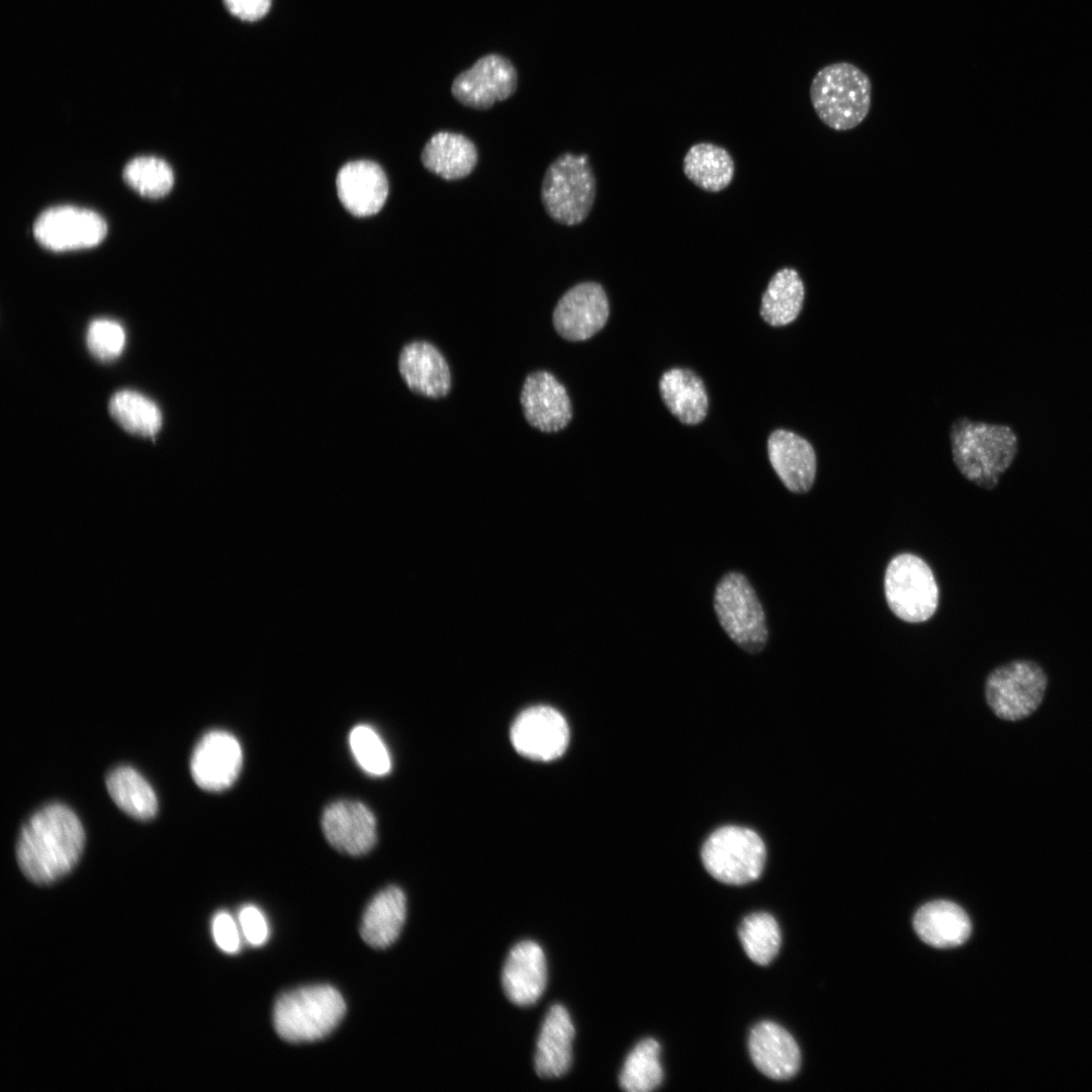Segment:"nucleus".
I'll return each instance as SVG.
<instances>
[{
    "mask_svg": "<svg viewBox=\"0 0 1092 1092\" xmlns=\"http://www.w3.org/2000/svg\"><path fill=\"white\" fill-rule=\"evenodd\" d=\"M211 928L213 939L222 951L234 954L240 950L242 932L239 923L229 912L216 913Z\"/></svg>",
    "mask_w": 1092,
    "mask_h": 1092,
    "instance_id": "e433bc0d",
    "label": "nucleus"
},
{
    "mask_svg": "<svg viewBox=\"0 0 1092 1092\" xmlns=\"http://www.w3.org/2000/svg\"><path fill=\"white\" fill-rule=\"evenodd\" d=\"M610 306L600 283L580 282L568 289L553 310V326L563 339L584 341L607 324Z\"/></svg>",
    "mask_w": 1092,
    "mask_h": 1092,
    "instance_id": "f8f14e48",
    "label": "nucleus"
},
{
    "mask_svg": "<svg viewBox=\"0 0 1092 1092\" xmlns=\"http://www.w3.org/2000/svg\"><path fill=\"white\" fill-rule=\"evenodd\" d=\"M770 464L784 485L792 492L805 493L815 481L817 457L805 438L787 430H776L767 440Z\"/></svg>",
    "mask_w": 1092,
    "mask_h": 1092,
    "instance_id": "f3484780",
    "label": "nucleus"
},
{
    "mask_svg": "<svg viewBox=\"0 0 1092 1092\" xmlns=\"http://www.w3.org/2000/svg\"><path fill=\"white\" fill-rule=\"evenodd\" d=\"M713 604L719 624L735 644L752 654L764 648L768 638L765 614L744 574L726 573L716 585Z\"/></svg>",
    "mask_w": 1092,
    "mask_h": 1092,
    "instance_id": "423d86ee",
    "label": "nucleus"
},
{
    "mask_svg": "<svg viewBox=\"0 0 1092 1092\" xmlns=\"http://www.w3.org/2000/svg\"><path fill=\"white\" fill-rule=\"evenodd\" d=\"M243 752L237 738L222 730L206 733L197 743L190 760L194 782L203 790L219 792L237 780Z\"/></svg>",
    "mask_w": 1092,
    "mask_h": 1092,
    "instance_id": "4468645a",
    "label": "nucleus"
},
{
    "mask_svg": "<svg viewBox=\"0 0 1092 1092\" xmlns=\"http://www.w3.org/2000/svg\"><path fill=\"white\" fill-rule=\"evenodd\" d=\"M406 914L403 892L390 886L376 894L367 905L360 925L362 939L374 948L390 946L399 936Z\"/></svg>",
    "mask_w": 1092,
    "mask_h": 1092,
    "instance_id": "393cba45",
    "label": "nucleus"
},
{
    "mask_svg": "<svg viewBox=\"0 0 1092 1092\" xmlns=\"http://www.w3.org/2000/svg\"><path fill=\"white\" fill-rule=\"evenodd\" d=\"M517 82V71L507 58L487 55L454 79L451 92L461 104L484 110L511 97Z\"/></svg>",
    "mask_w": 1092,
    "mask_h": 1092,
    "instance_id": "9b49d317",
    "label": "nucleus"
},
{
    "mask_svg": "<svg viewBox=\"0 0 1092 1092\" xmlns=\"http://www.w3.org/2000/svg\"><path fill=\"white\" fill-rule=\"evenodd\" d=\"M511 741L525 757L549 761L561 756L567 748L569 729L564 717L548 706L526 709L511 727Z\"/></svg>",
    "mask_w": 1092,
    "mask_h": 1092,
    "instance_id": "ddd939ff",
    "label": "nucleus"
},
{
    "mask_svg": "<svg viewBox=\"0 0 1092 1092\" xmlns=\"http://www.w3.org/2000/svg\"><path fill=\"white\" fill-rule=\"evenodd\" d=\"M913 927L922 941L938 948L959 946L972 932L966 911L946 900L932 901L920 907L913 918Z\"/></svg>",
    "mask_w": 1092,
    "mask_h": 1092,
    "instance_id": "5701e85b",
    "label": "nucleus"
},
{
    "mask_svg": "<svg viewBox=\"0 0 1092 1092\" xmlns=\"http://www.w3.org/2000/svg\"><path fill=\"white\" fill-rule=\"evenodd\" d=\"M106 232V222L98 213L70 205L44 210L33 225L38 243L53 251L94 247L104 239Z\"/></svg>",
    "mask_w": 1092,
    "mask_h": 1092,
    "instance_id": "9d476101",
    "label": "nucleus"
},
{
    "mask_svg": "<svg viewBox=\"0 0 1092 1092\" xmlns=\"http://www.w3.org/2000/svg\"><path fill=\"white\" fill-rule=\"evenodd\" d=\"M687 178L702 190L720 192L733 180L735 165L729 152L712 143L693 145L684 157Z\"/></svg>",
    "mask_w": 1092,
    "mask_h": 1092,
    "instance_id": "bb28decb",
    "label": "nucleus"
},
{
    "mask_svg": "<svg viewBox=\"0 0 1092 1092\" xmlns=\"http://www.w3.org/2000/svg\"><path fill=\"white\" fill-rule=\"evenodd\" d=\"M108 412L124 431L140 437H154L163 423L159 406L134 390L113 393L108 401Z\"/></svg>",
    "mask_w": 1092,
    "mask_h": 1092,
    "instance_id": "c756f323",
    "label": "nucleus"
},
{
    "mask_svg": "<svg viewBox=\"0 0 1092 1092\" xmlns=\"http://www.w3.org/2000/svg\"><path fill=\"white\" fill-rule=\"evenodd\" d=\"M574 1027L567 1010L553 1005L547 1012L537 1039L535 1069L539 1076L563 1075L571 1063Z\"/></svg>",
    "mask_w": 1092,
    "mask_h": 1092,
    "instance_id": "4be33fe9",
    "label": "nucleus"
},
{
    "mask_svg": "<svg viewBox=\"0 0 1092 1092\" xmlns=\"http://www.w3.org/2000/svg\"><path fill=\"white\" fill-rule=\"evenodd\" d=\"M738 935L745 953L757 965H768L779 952L781 929L766 912L747 915L739 925Z\"/></svg>",
    "mask_w": 1092,
    "mask_h": 1092,
    "instance_id": "2f4dec72",
    "label": "nucleus"
},
{
    "mask_svg": "<svg viewBox=\"0 0 1092 1092\" xmlns=\"http://www.w3.org/2000/svg\"><path fill=\"white\" fill-rule=\"evenodd\" d=\"M805 298V286L798 271L785 267L769 280L761 297L760 315L772 327L793 323L800 314Z\"/></svg>",
    "mask_w": 1092,
    "mask_h": 1092,
    "instance_id": "cd10ccee",
    "label": "nucleus"
},
{
    "mask_svg": "<svg viewBox=\"0 0 1092 1092\" xmlns=\"http://www.w3.org/2000/svg\"><path fill=\"white\" fill-rule=\"evenodd\" d=\"M349 743L356 761L364 771L376 777L390 771L391 758L388 749L371 726H355L350 732Z\"/></svg>",
    "mask_w": 1092,
    "mask_h": 1092,
    "instance_id": "72a5a7b5",
    "label": "nucleus"
},
{
    "mask_svg": "<svg viewBox=\"0 0 1092 1092\" xmlns=\"http://www.w3.org/2000/svg\"><path fill=\"white\" fill-rule=\"evenodd\" d=\"M660 1045L653 1038L638 1042L628 1055L619 1078L627 1092H650L660 1086L663 1071L659 1061Z\"/></svg>",
    "mask_w": 1092,
    "mask_h": 1092,
    "instance_id": "7c9ffc66",
    "label": "nucleus"
},
{
    "mask_svg": "<svg viewBox=\"0 0 1092 1092\" xmlns=\"http://www.w3.org/2000/svg\"><path fill=\"white\" fill-rule=\"evenodd\" d=\"M398 371L406 386L415 393L440 398L451 389L449 365L432 343L413 341L399 352Z\"/></svg>",
    "mask_w": 1092,
    "mask_h": 1092,
    "instance_id": "a211bd4d",
    "label": "nucleus"
},
{
    "mask_svg": "<svg viewBox=\"0 0 1092 1092\" xmlns=\"http://www.w3.org/2000/svg\"><path fill=\"white\" fill-rule=\"evenodd\" d=\"M748 1051L757 1070L772 1080L791 1079L800 1069L801 1054L796 1040L775 1022L762 1021L751 1029Z\"/></svg>",
    "mask_w": 1092,
    "mask_h": 1092,
    "instance_id": "6ab92c4d",
    "label": "nucleus"
},
{
    "mask_svg": "<svg viewBox=\"0 0 1092 1092\" xmlns=\"http://www.w3.org/2000/svg\"><path fill=\"white\" fill-rule=\"evenodd\" d=\"M226 9L245 21H256L267 14L271 0H223Z\"/></svg>",
    "mask_w": 1092,
    "mask_h": 1092,
    "instance_id": "4c0bfd02",
    "label": "nucleus"
},
{
    "mask_svg": "<svg viewBox=\"0 0 1092 1092\" xmlns=\"http://www.w3.org/2000/svg\"><path fill=\"white\" fill-rule=\"evenodd\" d=\"M1048 676L1032 660L1017 659L1000 665L985 681L989 708L1000 719L1018 721L1030 716L1041 704Z\"/></svg>",
    "mask_w": 1092,
    "mask_h": 1092,
    "instance_id": "1a4fd4ad",
    "label": "nucleus"
},
{
    "mask_svg": "<svg viewBox=\"0 0 1092 1092\" xmlns=\"http://www.w3.org/2000/svg\"><path fill=\"white\" fill-rule=\"evenodd\" d=\"M106 787L113 802L127 815L140 820H148L156 815V794L133 768L117 767L109 774Z\"/></svg>",
    "mask_w": 1092,
    "mask_h": 1092,
    "instance_id": "c85d7f7f",
    "label": "nucleus"
},
{
    "mask_svg": "<svg viewBox=\"0 0 1092 1092\" xmlns=\"http://www.w3.org/2000/svg\"><path fill=\"white\" fill-rule=\"evenodd\" d=\"M338 196L345 208L355 216L377 213L385 203L388 181L379 165L370 161H355L343 166L336 180Z\"/></svg>",
    "mask_w": 1092,
    "mask_h": 1092,
    "instance_id": "aec40b11",
    "label": "nucleus"
},
{
    "mask_svg": "<svg viewBox=\"0 0 1092 1092\" xmlns=\"http://www.w3.org/2000/svg\"><path fill=\"white\" fill-rule=\"evenodd\" d=\"M520 401L526 421L544 433L561 431L572 419L566 388L545 370L532 372L526 377Z\"/></svg>",
    "mask_w": 1092,
    "mask_h": 1092,
    "instance_id": "2eb2a0df",
    "label": "nucleus"
},
{
    "mask_svg": "<svg viewBox=\"0 0 1092 1092\" xmlns=\"http://www.w3.org/2000/svg\"><path fill=\"white\" fill-rule=\"evenodd\" d=\"M661 398L670 413L686 425L701 423L708 412V395L702 379L693 371L672 368L659 381Z\"/></svg>",
    "mask_w": 1092,
    "mask_h": 1092,
    "instance_id": "a878e982",
    "label": "nucleus"
},
{
    "mask_svg": "<svg viewBox=\"0 0 1092 1092\" xmlns=\"http://www.w3.org/2000/svg\"><path fill=\"white\" fill-rule=\"evenodd\" d=\"M328 841L338 850L362 855L376 842V820L364 804L340 800L329 805L322 818Z\"/></svg>",
    "mask_w": 1092,
    "mask_h": 1092,
    "instance_id": "dca6fc26",
    "label": "nucleus"
},
{
    "mask_svg": "<svg viewBox=\"0 0 1092 1092\" xmlns=\"http://www.w3.org/2000/svg\"><path fill=\"white\" fill-rule=\"evenodd\" d=\"M596 191V177L587 156L564 153L548 166L544 174L541 200L553 220L575 225L589 214Z\"/></svg>",
    "mask_w": 1092,
    "mask_h": 1092,
    "instance_id": "39448f33",
    "label": "nucleus"
},
{
    "mask_svg": "<svg viewBox=\"0 0 1092 1092\" xmlns=\"http://www.w3.org/2000/svg\"><path fill=\"white\" fill-rule=\"evenodd\" d=\"M477 160L474 143L462 133L451 131L434 133L421 154L423 166L447 181L459 180L471 174Z\"/></svg>",
    "mask_w": 1092,
    "mask_h": 1092,
    "instance_id": "b1692460",
    "label": "nucleus"
},
{
    "mask_svg": "<svg viewBox=\"0 0 1092 1092\" xmlns=\"http://www.w3.org/2000/svg\"><path fill=\"white\" fill-rule=\"evenodd\" d=\"M547 981L546 959L541 946L524 940L510 951L502 974L506 995L515 1004H534L543 994Z\"/></svg>",
    "mask_w": 1092,
    "mask_h": 1092,
    "instance_id": "412c9836",
    "label": "nucleus"
},
{
    "mask_svg": "<svg viewBox=\"0 0 1092 1092\" xmlns=\"http://www.w3.org/2000/svg\"><path fill=\"white\" fill-rule=\"evenodd\" d=\"M884 590L892 613L908 623L927 621L938 606L939 590L933 572L912 553L891 559L885 571Z\"/></svg>",
    "mask_w": 1092,
    "mask_h": 1092,
    "instance_id": "6e6552de",
    "label": "nucleus"
},
{
    "mask_svg": "<svg viewBox=\"0 0 1092 1092\" xmlns=\"http://www.w3.org/2000/svg\"><path fill=\"white\" fill-rule=\"evenodd\" d=\"M238 923L245 940L252 946L264 945L270 934L269 923L262 910L253 905L243 906L238 914Z\"/></svg>",
    "mask_w": 1092,
    "mask_h": 1092,
    "instance_id": "c9c22d12",
    "label": "nucleus"
},
{
    "mask_svg": "<svg viewBox=\"0 0 1092 1092\" xmlns=\"http://www.w3.org/2000/svg\"><path fill=\"white\" fill-rule=\"evenodd\" d=\"M84 842V829L77 815L63 804L48 805L34 813L20 831L16 846L19 868L33 883H53L74 868Z\"/></svg>",
    "mask_w": 1092,
    "mask_h": 1092,
    "instance_id": "f257e3e1",
    "label": "nucleus"
},
{
    "mask_svg": "<svg viewBox=\"0 0 1092 1092\" xmlns=\"http://www.w3.org/2000/svg\"><path fill=\"white\" fill-rule=\"evenodd\" d=\"M124 181L143 196L158 198L174 184L171 167L162 159L144 156L132 159L123 170Z\"/></svg>",
    "mask_w": 1092,
    "mask_h": 1092,
    "instance_id": "473e14b6",
    "label": "nucleus"
},
{
    "mask_svg": "<svg viewBox=\"0 0 1092 1092\" xmlns=\"http://www.w3.org/2000/svg\"><path fill=\"white\" fill-rule=\"evenodd\" d=\"M125 340L122 326L109 318L94 320L90 323L86 334L89 352L103 362L117 358L124 348Z\"/></svg>",
    "mask_w": 1092,
    "mask_h": 1092,
    "instance_id": "f704fd0d",
    "label": "nucleus"
},
{
    "mask_svg": "<svg viewBox=\"0 0 1092 1092\" xmlns=\"http://www.w3.org/2000/svg\"><path fill=\"white\" fill-rule=\"evenodd\" d=\"M949 442L954 465L976 485L993 489L1018 452V440L1005 425L961 417L952 422Z\"/></svg>",
    "mask_w": 1092,
    "mask_h": 1092,
    "instance_id": "f03ea898",
    "label": "nucleus"
},
{
    "mask_svg": "<svg viewBox=\"0 0 1092 1092\" xmlns=\"http://www.w3.org/2000/svg\"><path fill=\"white\" fill-rule=\"evenodd\" d=\"M701 857L717 881L740 886L757 880L764 868L766 850L760 836L741 826H724L705 841Z\"/></svg>",
    "mask_w": 1092,
    "mask_h": 1092,
    "instance_id": "0eeeda50",
    "label": "nucleus"
},
{
    "mask_svg": "<svg viewBox=\"0 0 1092 1092\" xmlns=\"http://www.w3.org/2000/svg\"><path fill=\"white\" fill-rule=\"evenodd\" d=\"M346 1012L341 993L330 985H313L282 994L273 1011L274 1027L288 1042H309L324 1038L341 1022Z\"/></svg>",
    "mask_w": 1092,
    "mask_h": 1092,
    "instance_id": "20e7f679",
    "label": "nucleus"
},
{
    "mask_svg": "<svg viewBox=\"0 0 1092 1092\" xmlns=\"http://www.w3.org/2000/svg\"><path fill=\"white\" fill-rule=\"evenodd\" d=\"M809 95L815 113L826 126L846 131L858 126L869 115L872 82L857 66L837 62L816 73Z\"/></svg>",
    "mask_w": 1092,
    "mask_h": 1092,
    "instance_id": "7ed1b4c3",
    "label": "nucleus"
}]
</instances>
